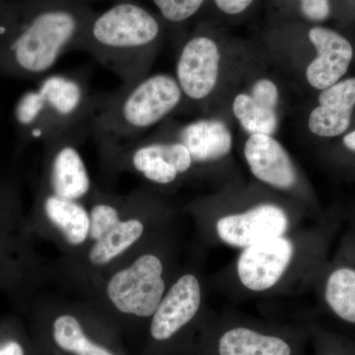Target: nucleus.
Masks as SVG:
<instances>
[{
	"instance_id": "1",
	"label": "nucleus",
	"mask_w": 355,
	"mask_h": 355,
	"mask_svg": "<svg viewBox=\"0 0 355 355\" xmlns=\"http://www.w3.org/2000/svg\"><path fill=\"white\" fill-rule=\"evenodd\" d=\"M345 224V212L334 209L309 226L256 243L239 251L210 284L234 302L313 291Z\"/></svg>"
},
{
	"instance_id": "2",
	"label": "nucleus",
	"mask_w": 355,
	"mask_h": 355,
	"mask_svg": "<svg viewBox=\"0 0 355 355\" xmlns=\"http://www.w3.org/2000/svg\"><path fill=\"white\" fill-rule=\"evenodd\" d=\"M96 13L83 0H27L15 7V22L0 46V70L12 76L44 77L65 53L80 50Z\"/></svg>"
},
{
	"instance_id": "3",
	"label": "nucleus",
	"mask_w": 355,
	"mask_h": 355,
	"mask_svg": "<svg viewBox=\"0 0 355 355\" xmlns=\"http://www.w3.org/2000/svg\"><path fill=\"white\" fill-rule=\"evenodd\" d=\"M263 196H226L189 207L205 241L239 250L291 232L303 224L306 211Z\"/></svg>"
},
{
	"instance_id": "4",
	"label": "nucleus",
	"mask_w": 355,
	"mask_h": 355,
	"mask_svg": "<svg viewBox=\"0 0 355 355\" xmlns=\"http://www.w3.org/2000/svg\"><path fill=\"white\" fill-rule=\"evenodd\" d=\"M160 36V22L150 11L133 0H123L94 14L79 51L94 58L121 84H130L148 76Z\"/></svg>"
},
{
	"instance_id": "5",
	"label": "nucleus",
	"mask_w": 355,
	"mask_h": 355,
	"mask_svg": "<svg viewBox=\"0 0 355 355\" xmlns=\"http://www.w3.org/2000/svg\"><path fill=\"white\" fill-rule=\"evenodd\" d=\"M183 93L176 78L168 74L147 76L121 84L107 94H96L90 135L103 153L137 141L146 130L164 120L179 106Z\"/></svg>"
},
{
	"instance_id": "6",
	"label": "nucleus",
	"mask_w": 355,
	"mask_h": 355,
	"mask_svg": "<svg viewBox=\"0 0 355 355\" xmlns=\"http://www.w3.org/2000/svg\"><path fill=\"white\" fill-rule=\"evenodd\" d=\"M309 343V322L275 323L209 309L189 350L191 355H305Z\"/></svg>"
},
{
	"instance_id": "7",
	"label": "nucleus",
	"mask_w": 355,
	"mask_h": 355,
	"mask_svg": "<svg viewBox=\"0 0 355 355\" xmlns=\"http://www.w3.org/2000/svg\"><path fill=\"white\" fill-rule=\"evenodd\" d=\"M96 94L78 73L46 74L36 88L21 96L15 120L26 139L48 141L90 128Z\"/></svg>"
},
{
	"instance_id": "8",
	"label": "nucleus",
	"mask_w": 355,
	"mask_h": 355,
	"mask_svg": "<svg viewBox=\"0 0 355 355\" xmlns=\"http://www.w3.org/2000/svg\"><path fill=\"white\" fill-rule=\"evenodd\" d=\"M207 287V279L198 268L180 273L173 280L149 324V336L160 354L187 350V336L191 345L209 310Z\"/></svg>"
},
{
	"instance_id": "9",
	"label": "nucleus",
	"mask_w": 355,
	"mask_h": 355,
	"mask_svg": "<svg viewBox=\"0 0 355 355\" xmlns=\"http://www.w3.org/2000/svg\"><path fill=\"white\" fill-rule=\"evenodd\" d=\"M168 253L166 247L156 248L114 272L106 286L111 304L123 314L151 319L174 280Z\"/></svg>"
},
{
	"instance_id": "10",
	"label": "nucleus",
	"mask_w": 355,
	"mask_h": 355,
	"mask_svg": "<svg viewBox=\"0 0 355 355\" xmlns=\"http://www.w3.org/2000/svg\"><path fill=\"white\" fill-rule=\"evenodd\" d=\"M313 291L324 314L355 328V224H345Z\"/></svg>"
},
{
	"instance_id": "11",
	"label": "nucleus",
	"mask_w": 355,
	"mask_h": 355,
	"mask_svg": "<svg viewBox=\"0 0 355 355\" xmlns=\"http://www.w3.org/2000/svg\"><path fill=\"white\" fill-rule=\"evenodd\" d=\"M104 153L159 186L174 184L195 166L190 151L178 139L137 140Z\"/></svg>"
},
{
	"instance_id": "12",
	"label": "nucleus",
	"mask_w": 355,
	"mask_h": 355,
	"mask_svg": "<svg viewBox=\"0 0 355 355\" xmlns=\"http://www.w3.org/2000/svg\"><path fill=\"white\" fill-rule=\"evenodd\" d=\"M88 135L90 128H79L44 142L46 191L77 202L90 195L92 184L78 147Z\"/></svg>"
},
{
	"instance_id": "13",
	"label": "nucleus",
	"mask_w": 355,
	"mask_h": 355,
	"mask_svg": "<svg viewBox=\"0 0 355 355\" xmlns=\"http://www.w3.org/2000/svg\"><path fill=\"white\" fill-rule=\"evenodd\" d=\"M244 155L250 171L261 183L284 193L297 195L314 221L323 218L326 212L318 209L305 195L297 168L277 140L270 135H251L245 144Z\"/></svg>"
},
{
	"instance_id": "14",
	"label": "nucleus",
	"mask_w": 355,
	"mask_h": 355,
	"mask_svg": "<svg viewBox=\"0 0 355 355\" xmlns=\"http://www.w3.org/2000/svg\"><path fill=\"white\" fill-rule=\"evenodd\" d=\"M219 53L216 42L195 36L184 44L177 64V83L183 96L193 101L205 99L218 79Z\"/></svg>"
},
{
	"instance_id": "15",
	"label": "nucleus",
	"mask_w": 355,
	"mask_h": 355,
	"mask_svg": "<svg viewBox=\"0 0 355 355\" xmlns=\"http://www.w3.org/2000/svg\"><path fill=\"white\" fill-rule=\"evenodd\" d=\"M309 39L316 48L318 57L308 67L306 77L311 86L324 90L347 73L354 50L345 37L328 28H312Z\"/></svg>"
},
{
	"instance_id": "16",
	"label": "nucleus",
	"mask_w": 355,
	"mask_h": 355,
	"mask_svg": "<svg viewBox=\"0 0 355 355\" xmlns=\"http://www.w3.org/2000/svg\"><path fill=\"white\" fill-rule=\"evenodd\" d=\"M320 106L313 110L308 125L318 137H336L349 128L355 106V78L338 81L319 96Z\"/></svg>"
},
{
	"instance_id": "17",
	"label": "nucleus",
	"mask_w": 355,
	"mask_h": 355,
	"mask_svg": "<svg viewBox=\"0 0 355 355\" xmlns=\"http://www.w3.org/2000/svg\"><path fill=\"white\" fill-rule=\"evenodd\" d=\"M177 139L190 151L195 165L216 162L232 149V137L220 121L198 120L184 125Z\"/></svg>"
},
{
	"instance_id": "18",
	"label": "nucleus",
	"mask_w": 355,
	"mask_h": 355,
	"mask_svg": "<svg viewBox=\"0 0 355 355\" xmlns=\"http://www.w3.org/2000/svg\"><path fill=\"white\" fill-rule=\"evenodd\" d=\"M42 209L70 246L78 247L89 240L90 214L81 202L67 200L44 191Z\"/></svg>"
},
{
	"instance_id": "19",
	"label": "nucleus",
	"mask_w": 355,
	"mask_h": 355,
	"mask_svg": "<svg viewBox=\"0 0 355 355\" xmlns=\"http://www.w3.org/2000/svg\"><path fill=\"white\" fill-rule=\"evenodd\" d=\"M146 222L141 217L121 219L120 223L112 229L108 234L99 241L92 243L88 252V260L91 265H109L137 244L146 234Z\"/></svg>"
},
{
	"instance_id": "20",
	"label": "nucleus",
	"mask_w": 355,
	"mask_h": 355,
	"mask_svg": "<svg viewBox=\"0 0 355 355\" xmlns=\"http://www.w3.org/2000/svg\"><path fill=\"white\" fill-rule=\"evenodd\" d=\"M53 338L58 347L76 355H114L110 350L91 342L80 322L69 314H62L53 321Z\"/></svg>"
},
{
	"instance_id": "21",
	"label": "nucleus",
	"mask_w": 355,
	"mask_h": 355,
	"mask_svg": "<svg viewBox=\"0 0 355 355\" xmlns=\"http://www.w3.org/2000/svg\"><path fill=\"white\" fill-rule=\"evenodd\" d=\"M233 111L242 127L251 135H270L277 127L275 110L266 108L254 101L251 95L240 94L235 98Z\"/></svg>"
},
{
	"instance_id": "22",
	"label": "nucleus",
	"mask_w": 355,
	"mask_h": 355,
	"mask_svg": "<svg viewBox=\"0 0 355 355\" xmlns=\"http://www.w3.org/2000/svg\"><path fill=\"white\" fill-rule=\"evenodd\" d=\"M313 355H355V336L309 322Z\"/></svg>"
},
{
	"instance_id": "23",
	"label": "nucleus",
	"mask_w": 355,
	"mask_h": 355,
	"mask_svg": "<svg viewBox=\"0 0 355 355\" xmlns=\"http://www.w3.org/2000/svg\"><path fill=\"white\" fill-rule=\"evenodd\" d=\"M97 197V200L93 203L89 211L90 214L89 240L92 243L99 241L121 221L119 205L114 200L104 198L102 195Z\"/></svg>"
},
{
	"instance_id": "24",
	"label": "nucleus",
	"mask_w": 355,
	"mask_h": 355,
	"mask_svg": "<svg viewBox=\"0 0 355 355\" xmlns=\"http://www.w3.org/2000/svg\"><path fill=\"white\" fill-rule=\"evenodd\" d=\"M159 12L170 23H183L198 12L205 0H153Z\"/></svg>"
},
{
	"instance_id": "25",
	"label": "nucleus",
	"mask_w": 355,
	"mask_h": 355,
	"mask_svg": "<svg viewBox=\"0 0 355 355\" xmlns=\"http://www.w3.org/2000/svg\"><path fill=\"white\" fill-rule=\"evenodd\" d=\"M251 97L259 104L266 108L275 110L279 101V91L277 86L268 79H261L254 84Z\"/></svg>"
},
{
	"instance_id": "26",
	"label": "nucleus",
	"mask_w": 355,
	"mask_h": 355,
	"mask_svg": "<svg viewBox=\"0 0 355 355\" xmlns=\"http://www.w3.org/2000/svg\"><path fill=\"white\" fill-rule=\"evenodd\" d=\"M301 9L308 19L323 21L330 15V0H301Z\"/></svg>"
},
{
	"instance_id": "27",
	"label": "nucleus",
	"mask_w": 355,
	"mask_h": 355,
	"mask_svg": "<svg viewBox=\"0 0 355 355\" xmlns=\"http://www.w3.org/2000/svg\"><path fill=\"white\" fill-rule=\"evenodd\" d=\"M216 6L224 13L234 15L246 10L253 0H214Z\"/></svg>"
},
{
	"instance_id": "28",
	"label": "nucleus",
	"mask_w": 355,
	"mask_h": 355,
	"mask_svg": "<svg viewBox=\"0 0 355 355\" xmlns=\"http://www.w3.org/2000/svg\"><path fill=\"white\" fill-rule=\"evenodd\" d=\"M0 355H25V352L19 343L11 340L0 345Z\"/></svg>"
},
{
	"instance_id": "29",
	"label": "nucleus",
	"mask_w": 355,
	"mask_h": 355,
	"mask_svg": "<svg viewBox=\"0 0 355 355\" xmlns=\"http://www.w3.org/2000/svg\"><path fill=\"white\" fill-rule=\"evenodd\" d=\"M343 144L350 153H355V130L343 137Z\"/></svg>"
},
{
	"instance_id": "30",
	"label": "nucleus",
	"mask_w": 355,
	"mask_h": 355,
	"mask_svg": "<svg viewBox=\"0 0 355 355\" xmlns=\"http://www.w3.org/2000/svg\"><path fill=\"white\" fill-rule=\"evenodd\" d=\"M12 29L13 27H4V26H0V46L6 41L9 35L11 34Z\"/></svg>"
},
{
	"instance_id": "31",
	"label": "nucleus",
	"mask_w": 355,
	"mask_h": 355,
	"mask_svg": "<svg viewBox=\"0 0 355 355\" xmlns=\"http://www.w3.org/2000/svg\"><path fill=\"white\" fill-rule=\"evenodd\" d=\"M345 217H347V219H349L350 221L354 222L355 224V205L354 209L349 210V212H345Z\"/></svg>"
},
{
	"instance_id": "32",
	"label": "nucleus",
	"mask_w": 355,
	"mask_h": 355,
	"mask_svg": "<svg viewBox=\"0 0 355 355\" xmlns=\"http://www.w3.org/2000/svg\"><path fill=\"white\" fill-rule=\"evenodd\" d=\"M83 1L87 2V3H89V2H91V1H102V0H83ZM118 1H123V0H116V2H118Z\"/></svg>"
}]
</instances>
